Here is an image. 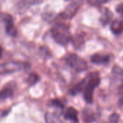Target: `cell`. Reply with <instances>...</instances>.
I'll list each match as a JSON object with an SVG mask.
<instances>
[{
    "label": "cell",
    "instance_id": "6",
    "mask_svg": "<svg viewBox=\"0 0 123 123\" xmlns=\"http://www.w3.org/2000/svg\"><path fill=\"white\" fill-rule=\"evenodd\" d=\"M79 9V4L77 1H73L67 6L65 10L61 13V16L63 19H71L77 13Z\"/></svg>",
    "mask_w": 123,
    "mask_h": 123
},
{
    "label": "cell",
    "instance_id": "14",
    "mask_svg": "<svg viewBox=\"0 0 123 123\" xmlns=\"http://www.w3.org/2000/svg\"><path fill=\"white\" fill-rule=\"evenodd\" d=\"M14 91L12 88H5L0 92V100H4L12 97Z\"/></svg>",
    "mask_w": 123,
    "mask_h": 123
},
{
    "label": "cell",
    "instance_id": "1",
    "mask_svg": "<svg viewBox=\"0 0 123 123\" xmlns=\"http://www.w3.org/2000/svg\"><path fill=\"white\" fill-rule=\"evenodd\" d=\"M100 81L101 80L98 76H92L91 75L80 81L81 92L84 94V98L86 102L91 104L93 102L94 91L99 85Z\"/></svg>",
    "mask_w": 123,
    "mask_h": 123
},
{
    "label": "cell",
    "instance_id": "17",
    "mask_svg": "<svg viewBox=\"0 0 123 123\" xmlns=\"http://www.w3.org/2000/svg\"><path fill=\"white\" fill-rule=\"evenodd\" d=\"M119 120H120V115L117 113H113L110 116L107 123H119Z\"/></svg>",
    "mask_w": 123,
    "mask_h": 123
},
{
    "label": "cell",
    "instance_id": "19",
    "mask_svg": "<svg viewBox=\"0 0 123 123\" xmlns=\"http://www.w3.org/2000/svg\"><path fill=\"white\" fill-rule=\"evenodd\" d=\"M117 12H118V13H120L121 15H123V3L122 4H119L117 6Z\"/></svg>",
    "mask_w": 123,
    "mask_h": 123
},
{
    "label": "cell",
    "instance_id": "15",
    "mask_svg": "<svg viewBox=\"0 0 123 123\" xmlns=\"http://www.w3.org/2000/svg\"><path fill=\"white\" fill-rule=\"evenodd\" d=\"M95 117L92 115V111L91 110H85L83 112V120L86 123H91L95 120Z\"/></svg>",
    "mask_w": 123,
    "mask_h": 123
},
{
    "label": "cell",
    "instance_id": "21",
    "mask_svg": "<svg viewBox=\"0 0 123 123\" xmlns=\"http://www.w3.org/2000/svg\"><path fill=\"white\" fill-rule=\"evenodd\" d=\"M66 1H68V0H66Z\"/></svg>",
    "mask_w": 123,
    "mask_h": 123
},
{
    "label": "cell",
    "instance_id": "12",
    "mask_svg": "<svg viewBox=\"0 0 123 123\" xmlns=\"http://www.w3.org/2000/svg\"><path fill=\"white\" fill-rule=\"evenodd\" d=\"M41 2V1H37V0H22L21 1H19L17 4V7H18V10L23 12L25 10H26L29 6L30 5H33L37 3H40Z\"/></svg>",
    "mask_w": 123,
    "mask_h": 123
},
{
    "label": "cell",
    "instance_id": "16",
    "mask_svg": "<svg viewBox=\"0 0 123 123\" xmlns=\"http://www.w3.org/2000/svg\"><path fill=\"white\" fill-rule=\"evenodd\" d=\"M40 78L39 76L35 74V73H32L29 75L28 79H27V83L30 85H34L35 84H36L38 81H39Z\"/></svg>",
    "mask_w": 123,
    "mask_h": 123
},
{
    "label": "cell",
    "instance_id": "18",
    "mask_svg": "<svg viewBox=\"0 0 123 123\" xmlns=\"http://www.w3.org/2000/svg\"><path fill=\"white\" fill-rule=\"evenodd\" d=\"M110 0H88V3L92 6H99L107 2H109Z\"/></svg>",
    "mask_w": 123,
    "mask_h": 123
},
{
    "label": "cell",
    "instance_id": "3",
    "mask_svg": "<svg viewBox=\"0 0 123 123\" xmlns=\"http://www.w3.org/2000/svg\"><path fill=\"white\" fill-rule=\"evenodd\" d=\"M66 61L67 64L77 72H82L87 69V63L80 56L71 53L68 55L66 58Z\"/></svg>",
    "mask_w": 123,
    "mask_h": 123
},
{
    "label": "cell",
    "instance_id": "13",
    "mask_svg": "<svg viewBox=\"0 0 123 123\" xmlns=\"http://www.w3.org/2000/svg\"><path fill=\"white\" fill-rule=\"evenodd\" d=\"M48 105L50 107H53L55 110L56 112H59L62 113V111L63 110V104L58 99H52L48 102Z\"/></svg>",
    "mask_w": 123,
    "mask_h": 123
},
{
    "label": "cell",
    "instance_id": "7",
    "mask_svg": "<svg viewBox=\"0 0 123 123\" xmlns=\"http://www.w3.org/2000/svg\"><path fill=\"white\" fill-rule=\"evenodd\" d=\"M110 61V57L108 55L97 53L91 57V62L97 65H105Z\"/></svg>",
    "mask_w": 123,
    "mask_h": 123
},
{
    "label": "cell",
    "instance_id": "2",
    "mask_svg": "<svg viewBox=\"0 0 123 123\" xmlns=\"http://www.w3.org/2000/svg\"><path fill=\"white\" fill-rule=\"evenodd\" d=\"M51 35L54 40L61 45H66L71 40L69 29L66 25L61 23H57L52 27Z\"/></svg>",
    "mask_w": 123,
    "mask_h": 123
},
{
    "label": "cell",
    "instance_id": "4",
    "mask_svg": "<svg viewBox=\"0 0 123 123\" xmlns=\"http://www.w3.org/2000/svg\"><path fill=\"white\" fill-rule=\"evenodd\" d=\"M0 26L4 28L6 33L11 36L14 37L17 35V30L14 25L12 17L7 13H0Z\"/></svg>",
    "mask_w": 123,
    "mask_h": 123
},
{
    "label": "cell",
    "instance_id": "8",
    "mask_svg": "<svg viewBox=\"0 0 123 123\" xmlns=\"http://www.w3.org/2000/svg\"><path fill=\"white\" fill-rule=\"evenodd\" d=\"M61 112H47L45 115V121L46 123H64L61 118Z\"/></svg>",
    "mask_w": 123,
    "mask_h": 123
},
{
    "label": "cell",
    "instance_id": "20",
    "mask_svg": "<svg viewBox=\"0 0 123 123\" xmlns=\"http://www.w3.org/2000/svg\"><path fill=\"white\" fill-rule=\"evenodd\" d=\"M1 53H2V49H1V46H0V58H1Z\"/></svg>",
    "mask_w": 123,
    "mask_h": 123
},
{
    "label": "cell",
    "instance_id": "5",
    "mask_svg": "<svg viewBox=\"0 0 123 123\" xmlns=\"http://www.w3.org/2000/svg\"><path fill=\"white\" fill-rule=\"evenodd\" d=\"M26 66V64L23 63L16 61H9L0 64V75H5L16 73L22 71Z\"/></svg>",
    "mask_w": 123,
    "mask_h": 123
},
{
    "label": "cell",
    "instance_id": "11",
    "mask_svg": "<svg viewBox=\"0 0 123 123\" xmlns=\"http://www.w3.org/2000/svg\"><path fill=\"white\" fill-rule=\"evenodd\" d=\"M113 14L110 11V9L105 8L102 10V13L101 15V18H100V22L103 25H107L112 19Z\"/></svg>",
    "mask_w": 123,
    "mask_h": 123
},
{
    "label": "cell",
    "instance_id": "9",
    "mask_svg": "<svg viewBox=\"0 0 123 123\" xmlns=\"http://www.w3.org/2000/svg\"><path fill=\"white\" fill-rule=\"evenodd\" d=\"M63 117L65 120H70L74 123H78L79 122V118H78V112L76 109L74 107H68L66 110V112L63 114Z\"/></svg>",
    "mask_w": 123,
    "mask_h": 123
},
{
    "label": "cell",
    "instance_id": "10",
    "mask_svg": "<svg viewBox=\"0 0 123 123\" xmlns=\"http://www.w3.org/2000/svg\"><path fill=\"white\" fill-rule=\"evenodd\" d=\"M111 30L116 35H120L123 32V20L122 19L114 20L111 25Z\"/></svg>",
    "mask_w": 123,
    "mask_h": 123
}]
</instances>
